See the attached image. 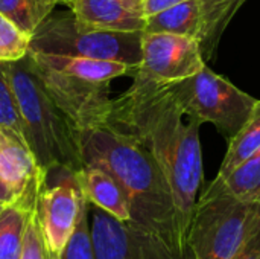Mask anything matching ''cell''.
<instances>
[{
	"label": "cell",
	"mask_w": 260,
	"mask_h": 259,
	"mask_svg": "<svg viewBox=\"0 0 260 259\" xmlns=\"http://www.w3.org/2000/svg\"><path fill=\"white\" fill-rule=\"evenodd\" d=\"M131 87L113 99L108 122L142 143L160 166L186 243L204 180L201 124L186 114L171 84L133 75Z\"/></svg>",
	"instance_id": "obj_1"
},
{
	"label": "cell",
	"mask_w": 260,
	"mask_h": 259,
	"mask_svg": "<svg viewBox=\"0 0 260 259\" xmlns=\"http://www.w3.org/2000/svg\"><path fill=\"white\" fill-rule=\"evenodd\" d=\"M84 165L110 172L125 192L131 221L189 253L181 237L169 185L152 156L133 136L104 124L78 131Z\"/></svg>",
	"instance_id": "obj_2"
},
{
	"label": "cell",
	"mask_w": 260,
	"mask_h": 259,
	"mask_svg": "<svg viewBox=\"0 0 260 259\" xmlns=\"http://www.w3.org/2000/svg\"><path fill=\"white\" fill-rule=\"evenodd\" d=\"M24 124L27 145L40 168L75 172L84 166L75 125L56 105L30 58L5 63Z\"/></svg>",
	"instance_id": "obj_3"
},
{
	"label": "cell",
	"mask_w": 260,
	"mask_h": 259,
	"mask_svg": "<svg viewBox=\"0 0 260 259\" xmlns=\"http://www.w3.org/2000/svg\"><path fill=\"white\" fill-rule=\"evenodd\" d=\"M260 229V202L225 191L216 177L198 195L186 247L190 259H232Z\"/></svg>",
	"instance_id": "obj_4"
},
{
	"label": "cell",
	"mask_w": 260,
	"mask_h": 259,
	"mask_svg": "<svg viewBox=\"0 0 260 259\" xmlns=\"http://www.w3.org/2000/svg\"><path fill=\"white\" fill-rule=\"evenodd\" d=\"M143 32H113L81 27L73 15H49L34 31L29 52L120 61L139 67Z\"/></svg>",
	"instance_id": "obj_5"
},
{
	"label": "cell",
	"mask_w": 260,
	"mask_h": 259,
	"mask_svg": "<svg viewBox=\"0 0 260 259\" xmlns=\"http://www.w3.org/2000/svg\"><path fill=\"white\" fill-rule=\"evenodd\" d=\"M171 87L186 114L200 124H213L229 139L242 128L257 101L207 64Z\"/></svg>",
	"instance_id": "obj_6"
},
{
	"label": "cell",
	"mask_w": 260,
	"mask_h": 259,
	"mask_svg": "<svg viewBox=\"0 0 260 259\" xmlns=\"http://www.w3.org/2000/svg\"><path fill=\"white\" fill-rule=\"evenodd\" d=\"M206 66L197 38L177 34L142 35V61L134 75L160 84H175L193 76Z\"/></svg>",
	"instance_id": "obj_7"
},
{
	"label": "cell",
	"mask_w": 260,
	"mask_h": 259,
	"mask_svg": "<svg viewBox=\"0 0 260 259\" xmlns=\"http://www.w3.org/2000/svg\"><path fill=\"white\" fill-rule=\"evenodd\" d=\"M32 64L49 95L76 131L104 124L108 119L113 102L108 95L110 82H93L38 67L34 61Z\"/></svg>",
	"instance_id": "obj_8"
},
{
	"label": "cell",
	"mask_w": 260,
	"mask_h": 259,
	"mask_svg": "<svg viewBox=\"0 0 260 259\" xmlns=\"http://www.w3.org/2000/svg\"><path fill=\"white\" fill-rule=\"evenodd\" d=\"M85 198L73 172L50 188H43L37 200V220L44 249L49 255H59L72 238Z\"/></svg>",
	"instance_id": "obj_9"
},
{
	"label": "cell",
	"mask_w": 260,
	"mask_h": 259,
	"mask_svg": "<svg viewBox=\"0 0 260 259\" xmlns=\"http://www.w3.org/2000/svg\"><path fill=\"white\" fill-rule=\"evenodd\" d=\"M46 179L47 174L40 168L30 148L0 127V180L14 195V202L37 205Z\"/></svg>",
	"instance_id": "obj_10"
},
{
	"label": "cell",
	"mask_w": 260,
	"mask_h": 259,
	"mask_svg": "<svg viewBox=\"0 0 260 259\" xmlns=\"http://www.w3.org/2000/svg\"><path fill=\"white\" fill-rule=\"evenodd\" d=\"M94 259H190L163 237L126 221L99 240Z\"/></svg>",
	"instance_id": "obj_11"
},
{
	"label": "cell",
	"mask_w": 260,
	"mask_h": 259,
	"mask_svg": "<svg viewBox=\"0 0 260 259\" xmlns=\"http://www.w3.org/2000/svg\"><path fill=\"white\" fill-rule=\"evenodd\" d=\"M76 23L84 29L143 32L145 15L123 0H66Z\"/></svg>",
	"instance_id": "obj_12"
},
{
	"label": "cell",
	"mask_w": 260,
	"mask_h": 259,
	"mask_svg": "<svg viewBox=\"0 0 260 259\" xmlns=\"http://www.w3.org/2000/svg\"><path fill=\"white\" fill-rule=\"evenodd\" d=\"M27 56L38 66L47 70L64 73L69 76L93 81V82H111L116 78L134 75L137 67L110 60H94L73 55L27 52Z\"/></svg>",
	"instance_id": "obj_13"
},
{
	"label": "cell",
	"mask_w": 260,
	"mask_h": 259,
	"mask_svg": "<svg viewBox=\"0 0 260 259\" xmlns=\"http://www.w3.org/2000/svg\"><path fill=\"white\" fill-rule=\"evenodd\" d=\"M73 174L82 197L90 205L120 221H131V211L125 192L110 172L94 165H84Z\"/></svg>",
	"instance_id": "obj_14"
},
{
	"label": "cell",
	"mask_w": 260,
	"mask_h": 259,
	"mask_svg": "<svg viewBox=\"0 0 260 259\" xmlns=\"http://www.w3.org/2000/svg\"><path fill=\"white\" fill-rule=\"evenodd\" d=\"M143 32L148 34H177L197 38L201 35V6L200 0H184L145 18Z\"/></svg>",
	"instance_id": "obj_15"
},
{
	"label": "cell",
	"mask_w": 260,
	"mask_h": 259,
	"mask_svg": "<svg viewBox=\"0 0 260 259\" xmlns=\"http://www.w3.org/2000/svg\"><path fill=\"white\" fill-rule=\"evenodd\" d=\"M245 0H200L201 6V35L200 44L204 58H210L215 49Z\"/></svg>",
	"instance_id": "obj_16"
},
{
	"label": "cell",
	"mask_w": 260,
	"mask_h": 259,
	"mask_svg": "<svg viewBox=\"0 0 260 259\" xmlns=\"http://www.w3.org/2000/svg\"><path fill=\"white\" fill-rule=\"evenodd\" d=\"M257 151H260V99L256 101L253 111L242 128L229 139V148L216 177L222 179L229 176L236 166Z\"/></svg>",
	"instance_id": "obj_17"
},
{
	"label": "cell",
	"mask_w": 260,
	"mask_h": 259,
	"mask_svg": "<svg viewBox=\"0 0 260 259\" xmlns=\"http://www.w3.org/2000/svg\"><path fill=\"white\" fill-rule=\"evenodd\" d=\"M35 208L20 202L8 203L0 212V259H20L29 212Z\"/></svg>",
	"instance_id": "obj_18"
},
{
	"label": "cell",
	"mask_w": 260,
	"mask_h": 259,
	"mask_svg": "<svg viewBox=\"0 0 260 259\" xmlns=\"http://www.w3.org/2000/svg\"><path fill=\"white\" fill-rule=\"evenodd\" d=\"M218 179L233 197L245 202H260V151L236 166L229 176Z\"/></svg>",
	"instance_id": "obj_19"
},
{
	"label": "cell",
	"mask_w": 260,
	"mask_h": 259,
	"mask_svg": "<svg viewBox=\"0 0 260 259\" xmlns=\"http://www.w3.org/2000/svg\"><path fill=\"white\" fill-rule=\"evenodd\" d=\"M0 127L15 134L21 142L27 145L24 124L5 63H0Z\"/></svg>",
	"instance_id": "obj_20"
},
{
	"label": "cell",
	"mask_w": 260,
	"mask_h": 259,
	"mask_svg": "<svg viewBox=\"0 0 260 259\" xmlns=\"http://www.w3.org/2000/svg\"><path fill=\"white\" fill-rule=\"evenodd\" d=\"M30 46V34L0 12V63L23 60Z\"/></svg>",
	"instance_id": "obj_21"
},
{
	"label": "cell",
	"mask_w": 260,
	"mask_h": 259,
	"mask_svg": "<svg viewBox=\"0 0 260 259\" xmlns=\"http://www.w3.org/2000/svg\"><path fill=\"white\" fill-rule=\"evenodd\" d=\"M0 12L30 34V37L40 23L49 17L41 0H0Z\"/></svg>",
	"instance_id": "obj_22"
},
{
	"label": "cell",
	"mask_w": 260,
	"mask_h": 259,
	"mask_svg": "<svg viewBox=\"0 0 260 259\" xmlns=\"http://www.w3.org/2000/svg\"><path fill=\"white\" fill-rule=\"evenodd\" d=\"M49 259H94L88 227V203L85 200L78 226L59 255H49Z\"/></svg>",
	"instance_id": "obj_23"
},
{
	"label": "cell",
	"mask_w": 260,
	"mask_h": 259,
	"mask_svg": "<svg viewBox=\"0 0 260 259\" xmlns=\"http://www.w3.org/2000/svg\"><path fill=\"white\" fill-rule=\"evenodd\" d=\"M20 259H49L47 252L44 249V244H43L38 220H37V205L29 212Z\"/></svg>",
	"instance_id": "obj_24"
},
{
	"label": "cell",
	"mask_w": 260,
	"mask_h": 259,
	"mask_svg": "<svg viewBox=\"0 0 260 259\" xmlns=\"http://www.w3.org/2000/svg\"><path fill=\"white\" fill-rule=\"evenodd\" d=\"M232 259H260V229Z\"/></svg>",
	"instance_id": "obj_25"
},
{
	"label": "cell",
	"mask_w": 260,
	"mask_h": 259,
	"mask_svg": "<svg viewBox=\"0 0 260 259\" xmlns=\"http://www.w3.org/2000/svg\"><path fill=\"white\" fill-rule=\"evenodd\" d=\"M181 2H184V0H143L142 2V12L146 18L149 15H154V14H157L166 8H171L177 3H181Z\"/></svg>",
	"instance_id": "obj_26"
},
{
	"label": "cell",
	"mask_w": 260,
	"mask_h": 259,
	"mask_svg": "<svg viewBox=\"0 0 260 259\" xmlns=\"http://www.w3.org/2000/svg\"><path fill=\"white\" fill-rule=\"evenodd\" d=\"M0 202H5V203L14 202V195L11 194V191L5 186V183L2 180H0Z\"/></svg>",
	"instance_id": "obj_27"
},
{
	"label": "cell",
	"mask_w": 260,
	"mask_h": 259,
	"mask_svg": "<svg viewBox=\"0 0 260 259\" xmlns=\"http://www.w3.org/2000/svg\"><path fill=\"white\" fill-rule=\"evenodd\" d=\"M41 2H43L44 11H46V14H47V15H50V14H52V11L55 9V6H58V5H64V3H66V0H41Z\"/></svg>",
	"instance_id": "obj_28"
},
{
	"label": "cell",
	"mask_w": 260,
	"mask_h": 259,
	"mask_svg": "<svg viewBox=\"0 0 260 259\" xmlns=\"http://www.w3.org/2000/svg\"><path fill=\"white\" fill-rule=\"evenodd\" d=\"M125 3H128V5H131V6H134V8H140L142 9V2L143 0H123Z\"/></svg>",
	"instance_id": "obj_29"
},
{
	"label": "cell",
	"mask_w": 260,
	"mask_h": 259,
	"mask_svg": "<svg viewBox=\"0 0 260 259\" xmlns=\"http://www.w3.org/2000/svg\"><path fill=\"white\" fill-rule=\"evenodd\" d=\"M6 205H8V203H5V202H0V212H2V209H3Z\"/></svg>",
	"instance_id": "obj_30"
}]
</instances>
